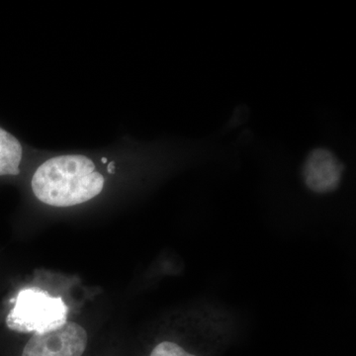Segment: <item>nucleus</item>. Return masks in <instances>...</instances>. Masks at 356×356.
<instances>
[{
	"instance_id": "2",
	"label": "nucleus",
	"mask_w": 356,
	"mask_h": 356,
	"mask_svg": "<svg viewBox=\"0 0 356 356\" xmlns=\"http://www.w3.org/2000/svg\"><path fill=\"white\" fill-rule=\"evenodd\" d=\"M6 322L9 330L20 334H46L67 322V307L60 297L41 288H25L14 299Z\"/></svg>"
},
{
	"instance_id": "7",
	"label": "nucleus",
	"mask_w": 356,
	"mask_h": 356,
	"mask_svg": "<svg viewBox=\"0 0 356 356\" xmlns=\"http://www.w3.org/2000/svg\"><path fill=\"white\" fill-rule=\"evenodd\" d=\"M115 170V163L113 161L112 163H110L108 165V172L109 173H113Z\"/></svg>"
},
{
	"instance_id": "1",
	"label": "nucleus",
	"mask_w": 356,
	"mask_h": 356,
	"mask_svg": "<svg viewBox=\"0 0 356 356\" xmlns=\"http://www.w3.org/2000/svg\"><path fill=\"white\" fill-rule=\"evenodd\" d=\"M104 177L91 159L83 154H65L44 161L32 178L38 200L54 207H72L99 195Z\"/></svg>"
},
{
	"instance_id": "8",
	"label": "nucleus",
	"mask_w": 356,
	"mask_h": 356,
	"mask_svg": "<svg viewBox=\"0 0 356 356\" xmlns=\"http://www.w3.org/2000/svg\"><path fill=\"white\" fill-rule=\"evenodd\" d=\"M102 161L103 163H107V159L106 158H102Z\"/></svg>"
},
{
	"instance_id": "4",
	"label": "nucleus",
	"mask_w": 356,
	"mask_h": 356,
	"mask_svg": "<svg viewBox=\"0 0 356 356\" xmlns=\"http://www.w3.org/2000/svg\"><path fill=\"white\" fill-rule=\"evenodd\" d=\"M343 173V163L331 151L323 147L311 152L303 165L304 181L316 193L336 191Z\"/></svg>"
},
{
	"instance_id": "3",
	"label": "nucleus",
	"mask_w": 356,
	"mask_h": 356,
	"mask_svg": "<svg viewBox=\"0 0 356 356\" xmlns=\"http://www.w3.org/2000/svg\"><path fill=\"white\" fill-rule=\"evenodd\" d=\"M88 339L83 327L67 322L54 331L33 334L20 356H83L88 348Z\"/></svg>"
},
{
	"instance_id": "5",
	"label": "nucleus",
	"mask_w": 356,
	"mask_h": 356,
	"mask_svg": "<svg viewBox=\"0 0 356 356\" xmlns=\"http://www.w3.org/2000/svg\"><path fill=\"white\" fill-rule=\"evenodd\" d=\"M22 154L19 140L0 127V177L19 175Z\"/></svg>"
},
{
	"instance_id": "6",
	"label": "nucleus",
	"mask_w": 356,
	"mask_h": 356,
	"mask_svg": "<svg viewBox=\"0 0 356 356\" xmlns=\"http://www.w3.org/2000/svg\"><path fill=\"white\" fill-rule=\"evenodd\" d=\"M149 356H197L185 350L179 344L172 341H161L152 350Z\"/></svg>"
}]
</instances>
